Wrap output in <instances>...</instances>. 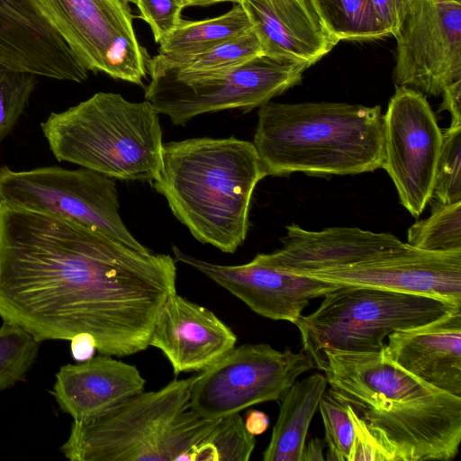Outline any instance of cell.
I'll use <instances>...</instances> for the list:
<instances>
[{
    "label": "cell",
    "instance_id": "cell-1",
    "mask_svg": "<svg viewBox=\"0 0 461 461\" xmlns=\"http://www.w3.org/2000/svg\"><path fill=\"white\" fill-rule=\"evenodd\" d=\"M175 293L171 256L0 203V317L40 342L86 333L99 354L134 355Z\"/></svg>",
    "mask_w": 461,
    "mask_h": 461
},
{
    "label": "cell",
    "instance_id": "cell-2",
    "mask_svg": "<svg viewBox=\"0 0 461 461\" xmlns=\"http://www.w3.org/2000/svg\"><path fill=\"white\" fill-rule=\"evenodd\" d=\"M267 176L251 141L234 137L163 143L151 184L200 242L234 253L245 241L254 189Z\"/></svg>",
    "mask_w": 461,
    "mask_h": 461
},
{
    "label": "cell",
    "instance_id": "cell-3",
    "mask_svg": "<svg viewBox=\"0 0 461 461\" xmlns=\"http://www.w3.org/2000/svg\"><path fill=\"white\" fill-rule=\"evenodd\" d=\"M252 143L267 176L372 172L384 159V114L379 105L269 101L258 109Z\"/></svg>",
    "mask_w": 461,
    "mask_h": 461
},
{
    "label": "cell",
    "instance_id": "cell-4",
    "mask_svg": "<svg viewBox=\"0 0 461 461\" xmlns=\"http://www.w3.org/2000/svg\"><path fill=\"white\" fill-rule=\"evenodd\" d=\"M41 126L59 161L114 179L150 183L161 170L162 130L158 113L147 100L99 92L50 113Z\"/></svg>",
    "mask_w": 461,
    "mask_h": 461
},
{
    "label": "cell",
    "instance_id": "cell-5",
    "mask_svg": "<svg viewBox=\"0 0 461 461\" xmlns=\"http://www.w3.org/2000/svg\"><path fill=\"white\" fill-rule=\"evenodd\" d=\"M194 376L142 391L94 420L73 421L59 450L72 461H186L219 420L190 408Z\"/></svg>",
    "mask_w": 461,
    "mask_h": 461
},
{
    "label": "cell",
    "instance_id": "cell-6",
    "mask_svg": "<svg viewBox=\"0 0 461 461\" xmlns=\"http://www.w3.org/2000/svg\"><path fill=\"white\" fill-rule=\"evenodd\" d=\"M295 322L303 352L380 351L392 333L432 322L461 307L441 298L370 286L340 285Z\"/></svg>",
    "mask_w": 461,
    "mask_h": 461
},
{
    "label": "cell",
    "instance_id": "cell-7",
    "mask_svg": "<svg viewBox=\"0 0 461 461\" xmlns=\"http://www.w3.org/2000/svg\"><path fill=\"white\" fill-rule=\"evenodd\" d=\"M308 68L260 55L230 69L188 78L162 72L150 76L145 100L174 125H185L207 113L260 107L298 85Z\"/></svg>",
    "mask_w": 461,
    "mask_h": 461
},
{
    "label": "cell",
    "instance_id": "cell-8",
    "mask_svg": "<svg viewBox=\"0 0 461 461\" xmlns=\"http://www.w3.org/2000/svg\"><path fill=\"white\" fill-rule=\"evenodd\" d=\"M0 203L65 219L138 249H146L123 222L114 178L88 168L0 167Z\"/></svg>",
    "mask_w": 461,
    "mask_h": 461
},
{
    "label": "cell",
    "instance_id": "cell-9",
    "mask_svg": "<svg viewBox=\"0 0 461 461\" xmlns=\"http://www.w3.org/2000/svg\"><path fill=\"white\" fill-rule=\"evenodd\" d=\"M305 352L269 344L233 347L199 375L190 388V408L218 420L258 403L279 401L297 378L314 368Z\"/></svg>",
    "mask_w": 461,
    "mask_h": 461
},
{
    "label": "cell",
    "instance_id": "cell-10",
    "mask_svg": "<svg viewBox=\"0 0 461 461\" xmlns=\"http://www.w3.org/2000/svg\"><path fill=\"white\" fill-rule=\"evenodd\" d=\"M46 16L87 71L143 86L150 59L123 0H39Z\"/></svg>",
    "mask_w": 461,
    "mask_h": 461
},
{
    "label": "cell",
    "instance_id": "cell-11",
    "mask_svg": "<svg viewBox=\"0 0 461 461\" xmlns=\"http://www.w3.org/2000/svg\"><path fill=\"white\" fill-rule=\"evenodd\" d=\"M384 159L401 203L420 216L432 198L442 130L425 95L396 86L384 114Z\"/></svg>",
    "mask_w": 461,
    "mask_h": 461
},
{
    "label": "cell",
    "instance_id": "cell-12",
    "mask_svg": "<svg viewBox=\"0 0 461 461\" xmlns=\"http://www.w3.org/2000/svg\"><path fill=\"white\" fill-rule=\"evenodd\" d=\"M394 38L396 86L438 96L461 79V3L414 0Z\"/></svg>",
    "mask_w": 461,
    "mask_h": 461
},
{
    "label": "cell",
    "instance_id": "cell-13",
    "mask_svg": "<svg viewBox=\"0 0 461 461\" xmlns=\"http://www.w3.org/2000/svg\"><path fill=\"white\" fill-rule=\"evenodd\" d=\"M176 261L188 265L229 291L258 315L293 324L312 299L340 285L293 274L278 267L268 253L242 265H219L190 256L173 246Z\"/></svg>",
    "mask_w": 461,
    "mask_h": 461
},
{
    "label": "cell",
    "instance_id": "cell-14",
    "mask_svg": "<svg viewBox=\"0 0 461 461\" xmlns=\"http://www.w3.org/2000/svg\"><path fill=\"white\" fill-rule=\"evenodd\" d=\"M303 276L339 285L424 294L461 304V251H425L406 243L402 249L355 264Z\"/></svg>",
    "mask_w": 461,
    "mask_h": 461
},
{
    "label": "cell",
    "instance_id": "cell-15",
    "mask_svg": "<svg viewBox=\"0 0 461 461\" xmlns=\"http://www.w3.org/2000/svg\"><path fill=\"white\" fill-rule=\"evenodd\" d=\"M0 66L61 81L88 77L39 0H0Z\"/></svg>",
    "mask_w": 461,
    "mask_h": 461
},
{
    "label": "cell",
    "instance_id": "cell-16",
    "mask_svg": "<svg viewBox=\"0 0 461 461\" xmlns=\"http://www.w3.org/2000/svg\"><path fill=\"white\" fill-rule=\"evenodd\" d=\"M236 342L232 330L212 311L175 293L158 314L149 346L162 351L177 375L204 370Z\"/></svg>",
    "mask_w": 461,
    "mask_h": 461
},
{
    "label": "cell",
    "instance_id": "cell-17",
    "mask_svg": "<svg viewBox=\"0 0 461 461\" xmlns=\"http://www.w3.org/2000/svg\"><path fill=\"white\" fill-rule=\"evenodd\" d=\"M265 56L311 67L339 41L313 0H240Z\"/></svg>",
    "mask_w": 461,
    "mask_h": 461
},
{
    "label": "cell",
    "instance_id": "cell-18",
    "mask_svg": "<svg viewBox=\"0 0 461 461\" xmlns=\"http://www.w3.org/2000/svg\"><path fill=\"white\" fill-rule=\"evenodd\" d=\"M285 230L282 248L268 255L278 267L301 276L355 264L406 246L391 233L357 227L313 231L291 224Z\"/></svg>",
    "mask_w": 461,
    "mask_h": 461
},
{
    "label": "cell",
    "instance_id": "cell-19",
    "mask_svg": "<svg viewBox=\"0 0 461 461\" xmlns=\"http://www.w3.org/2000/svg\"><path fill=\"white\" fill-rule=\"evenodd\" d=\"M387 338L384 349L393 363L423 383L461 397V307Z\"/></svg>",
    "mask_w": 461,
    "mask_h": 461
},
{
    "label": "cell",
    "instance_id": "cell-20",
    "mask_svg": "<svg viewBox=\"0 0 461 461\" xmlns=\"http://www.w3.org/2000/svg\"><path fill=\"white\" fill-rule=\"evenodd\" d=\"M145 383L135 366L99 354L62 366L51 393L74 421H87L144 391Z\"/></svg>",
    "mask_w": 461,
    "mask_h": 461
},
{
    "label": "cell",
    "instance_id": "cell-21",
    "mask_svg": "<svg viewBox=\"0 0 461 461\" xmlns=\"http://www.w3.org/2000/svg\"><path fill=\"white\" fill-rule=\"evenodd\" d=\"M414 0H313L339 41L395 36Z\"/></svg>",
    "mask_w": 461,
    "mask_h": 461
},
{
    "label": "cell",
    "instance_id": "cell-22",
    "mask_svg": "<svg viewBox=\"0 0 461 461\" xmlns=\"http://www.w3.org/2000/svg\"><path fill=\"white\" fill-rule=\"evenodd\" d=\"M252 30L248 15L240 3L225 14L200 20H183L159 41L158 53L150 58V76L176 68L188 59L204 52L226 41Z\"/></svg>",
    "mask_w": 461,
    "mask_h": 461
},
{
    "label": "cell",
    "instance_id": "cell-23",
    "mask_svg": "<svg viewBox=\"0 0 461 461\" xmlns=\"http://www.w3.org/2000/svg\"><path fill=\"white\" fill-rule=\"evenodd\" d=\"M328 385L324 375L295 381L279 400L280 407L264 461H301L311 421Z\"/></svg>",
    "mask_w": 461,
    "mask_h": 461
},
{
    "label": "cell",
    "instance_id": "cell-24",
    "mask_svg": "<svg viewBox=\"0 0 461 461\" xmlns=\"http://www.w3.org/2000/svg\"><path fill=\"white\" fill-rule=\"evenodd\" d=\"M256 443L242 417L233 413L218 420L210 433L191 449L186 461H248Z\"/></svg>",
    "mask_w": 461,
    "mask_h": 461
},
{
    "label": "cell",
    "instance_id": "cell-25",
    "mask_svg": "<svg viewBox=\"0 0 461 461\" xmlns=\"http://www.w3.org/2000/svg\"><path fill=\"white\" fill-rule=\"evenodd\" d=\"M406 243L425 251H461V202L434 203L428 218L408 229Z\"/></svg>",
    "mask_w": 461,
    "mask_h": 461
},
{
    "label": "cell",
    "instance_id": "cell-26",
    "mask_svg": "<svg viewBox=\"0 0 461 461\" xmlns=\"http://www.w3.org/2000/svg\"><path fill=\"white\" fill-rule=\"evenodd\" d=\"M260 55H263L260 44L251 30L163 72H169L178 78H188L230 69Z\"/></svg>",
    "mask_w": 461,
    "mask_h": 461
},
{
    "label": "cell",
    "instance_id": "cell-27",
    "mask_svg": "<svg viewBox=\"0 0 461 461\" xmlns=\"http://www.w3.org/2000/svg\"><path fill=\"white\" fill-rule=\"evenodd\" d=\"M40 341L18 325L0 327V391L23 380L34 364Z\"/></svg>",
    "mask_w": 461,
    "mask_h": 461
},
{
    "label": "cell",
    "instance_id": "cell-28",
    "mask_svg": "<svg viewBox=\"0 0 461 461\" xmlns=\"http://www.w3.org/2000/svg\"><path fill=\"white\" fill-rule=\"evenodd\" d=\"M325 429L329 461H349L355 429L348 414V403L332 390L325 391L318 406Z\"/></svg>",
    "mask_w": 461,
    "mask_h": 461
},
{
    "label": "cell",
    "instance_id": "cell-29",
    "mask_svg": "<svg viewBox=\"0 0 461 461\" xmlns=\"http://www.w3.org/2000/svg\"><path fill=\"white\" fill-rule=\"evenodd\" d=\"M433 194L441 203L461 202V125L442 131Z\"/></svg>",
    "mask_w": 461,
    "mask_h": 461
},
{
    "label": "cell",
    "instance_id": "cell-30",
    "mask_svg": "<svg viewBox=\"0 0 461 461\" xmlns=\"http://www.w3.org/2000/svg\"><path fill=\"white\" fill-rule=\"evenodd\" d=\"M35 86V75L0 66V143L23 113Z\"/></svg>",
    "mask_w": 461,
    "mask_h": 461
},
{
    "label": "cell",
    "instance_id": "cell-31",
    "mask_svg": "<svg viewBox=\"0 0 461 461\" xmlns=\"http://www.w3.org/2000/svg\"><path fill=\"white\" fill-rule=\"evenodd\" d=\"M137 18L150 27L156 43L170 33L183 21L184 5L178 0H136Z\"/></svg>",
    "mask_w": 461,
    "mask_h": 461
},
{
    "label": "cell",
    "instance_id": "cell-32",
    "mask_svg": "<svg viewBox=\"0 0 461 461\" xmlns=\"http://www.w3.org/2000/svg\"><path fill=\"white\" fill-rule=\"evenodd\" d=\"M348 411L355 429L349 461H394L390 451L381 443L349 404Z\"/></svg>",
    "mask_w": 461,
    "mask_h": 461
},
{
    "label": "cell",
    "instance_id": "cell-33",
    "mask_svg": "<svg viewBox=\"0 0 461 461\" xmlns=\"http://www.w3.org/2000/svg\"><path fill=\"white\" fill-rule=\"evenodd\" d=\"M441 95L443 102L438 111L449 112L451 126L461 125V79L447 86Z\"/></svg>",
    "mask_w": 461,
    "mask_h": 461
},
{
    "label": "cell",
    "instance_id": "cell-34",
    "mask_svg": "<svg viewBox=\"0 0 461 461\" xmlns=\"http://www.w3.org/2000/svg\"><path fill=\"white\" fill-rule=\"evenodd\" d=\"M71 354L77 362L90 359L96 350L95 339L86 333L78 334L71 339Z\"/></svg>",
    "mask_w": 461,
    "mask_h": 461
},
{
    "label": "cell",
    "instance_id": "cell-35",
    "mask_svg": "<svg viewBox=\"0 0 461 461\" xmlns=\"http://www.w3.org/2000/svg\"><path fill=\"white\" fill-rule=\"evenodd\" d=\"M269 423L268 416L261 411L250 410L246 413L244 425L246 429L253 436L261 435L266 432Z\"/></svg>",
    "mask_w": 461,
    "mask_h": 461
},
{
    "label": "cell",
    "instance_id": "cell-36",
    "mask_svg": "<svg viewBox=\"0 0 461 461\" xmlns=\"http://www.w3.org/2000/svg\"><path fill=\"white\" fill-rule=\"evenodd\" d=\"M324 441L312 438L306 444H304L301 461H323Z\"/></svg>",
    "mask_w": 461,
    "mask_h": 461
},
{
    "label": "cell",
    "instance_id": "cell-37",
    "mask_svg": "<svg viewBox=\"0 0 461 461\" xmlns=\"http://www.w3.org/2000/svg\"><path fill=\"white\" fill-rule=\"evenodd\" d=\"M127 4H134L136 0H123ZM185 8L189 6L207 7L221 3L238 4L240 0H178Z\"/></svg>",
    "mask_w": 461,
    "mask_h": 461
},
{
    "label": "cell",
    "instance_id": "cell-38",
    "mask_svg": "<svg viewBox=\"0 0 461 461\" xmlns=\"http://www.w3.org/2000/svg\"><path fill=\"white\" fill-rule=\"evenodd\" d=\"M451 1H454V2H456V3H461V0H451Z\"/></svg>",
    "mask_w": 461,
    "mask_h": 461
}]
</instances>
